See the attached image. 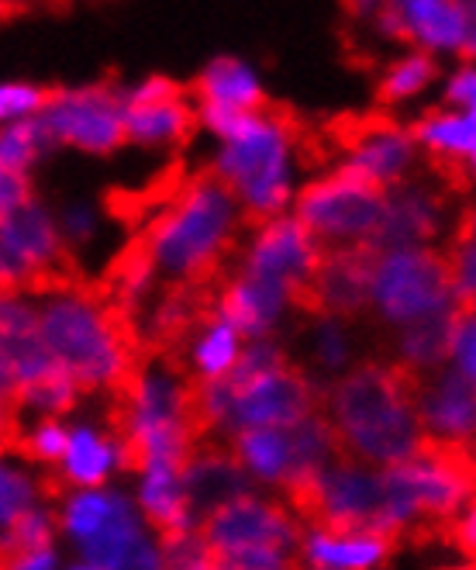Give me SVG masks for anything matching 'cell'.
<instances>
[{"label":"cell","instance_id":"obj_4","mask_svg":"<svg viewBox=\"0 0 476 570\" xmlns=\"http://www.w3.org/2000/svg\"><path fill=\"white\" fill-rule=\"evenodd\" d=\"M287 136L266 118L242 139H228V146L221 149L215 170L228 184V190L242 200V212H238L242 228H262L287 208Z\"/></svg>","mask_w":476,"mask_h":570},{"label":"cell","instance_id":"obj_27","mask_svg":"<svg viewBox=\"0 0 476 570\" xmlns=\"http://www.w3.org/2000/svg\"><path fill=\"white\" fill-rule=\"evenodd\" d=\"M125 509H128V501L118 494H100V491L77 494V498H70V505L62 509L59 525L80 543V540H87V535H93L97 529H105L111 519H118Z\"/></svg>","mask_w":476,"mask_h":570},{"label":"cell","instance_id":"obj_25","mask_svg":"<svg viewBox=\"0 0 476 570\" xmlns=\"http://www.w3.org/2000/svg\"><path fill=\"white\" fill-rule=\"evenodd\" d=\"M190 87V97L197 100H225V105H238V108H249L259 111L266 105V97L256 83V77L246 70L238 59H215L208 70H204Z\"/></svg>","mask_w":476,"mask_h":570},{"label":"cell","instance_id":"obj_2","mask_svg":"<svg viewBox=\"0 0 476 570\" xmlns=\"http://www.w3.org/2000/svg\"><path fill=\"white\" fill-rule=\"evenodd\" d=\"M231 200H238L215 166L190 170L187 187L177 200L156 212L142 232L152 243L159 271L173 281L194 284H228L231 256L238 253V228Z\"/></svg>","mask_w":476,"mask_h":570},{"label":"cell","instance_id":"obj_40","mask_svg":"<svg viewBox=\"0 0 476 570\" xmlns=\"http://www.w3.org/2000/svg\"><path fill=\"white\" fill-rule=\"evenodd\" d=\"M453 239H476V205L463 208L459 225H456V232H453Z\"/></svg>","mask_w":476,"mask_h":570},{"label":"cell","instance_id":"obj_17","mask_svg":"<svg viewBox=\"0 0 476 570\" xmlns=\"http://www.w3.org/2000/svg\"><path fill=\"white\" fill-rule=\"evenodd\" d=\"M80 567H162L159 547L146 540L131 509H125L105 529L80 540Z\"/></svg>","mask_w":476,"mask_h":570},{"label":"cell","instance_id":"obj_13","mask_svg":"<svg viewBox=\"0 0 476 570\" xmlns=\"http://www.w3.org/2000/svg\"><path fill=\"white\" fill-rule=\"evenodd\" d=\"M184 488H187V498H190L197 525H200L218 505H225V501H231L235 494L249 491L246 463L238 460L235 446H225L211 435V440H204V446L197 450V456L184 471Z\"/></svg>","mask_w":476,"mask_h":570},{"label":"cell","instance_id":"obj_12","mask_svg":"<svg viewBox=\"0 0 476 570\" xmlns=\"http://www.w3.org/2000/svg\"><path fill=\"white\" fill-rule=\"evenodd\" d=\"M321 263L315 274L318 315L359 318L373 305V277L384 249L373 239H321Z\"/></svg>","mask_w":476,"mask_h":570},{"label":"cell","instance_id":"obj_28","mask_svg":"<svg viewBox=\"0 0 476 570\" xmlns=\"http://www.w3.org/2000/svg\"><path fill=\"white\" fill-rule=\"evenodd\" d=\"M52 131L46 118H21L4 131V142H0V170H28L31 163L42 156L46 146H52Z\"/></svg>","mask_w":476,"mask_h":570},{"label":"cell","instance_id":"obj_39","mask_svg":"<svg viewBox=\"0 0 476 570\" xmlns=\"http://www.w3.org/2000/svg\"><path fill=\"white\" fill-rule=\"evenodd\" d=\"M384 4H387V0H343V11L349 18H366L373 11H380Z\"/></svg>","mask_w":476,"mask_h":570},{"label":"cell","instance_id":"obj_30","mask_svg":"<svg viewBox=\"0 0 476 570\" xmlns=\"http://www.w3.org/2000/svg\"><path fill=\"white\" fill-rule=\"evenodd\" d=\"M235 335L238 332L228 322H218L200 335L197 346H194V363H197L200 374H225L228 366L238 360Z\"/></svg>","mask_w":476,"mask_h":570},{"label":"cell","instance_id":"obj_23","mask_svg":"<svg viewBox=\"0 0 476 570\" xmlns=\"http://www.w3.org/2000/svg\"><path fill=\"white\" fill-rule=\"evenodd\" d=\"M411 24L415 42L432 49H459L466 36V18L459 0H387Z\"/></svg>","mask_w":476,"mask_h":570},{"label":"cell","instance_id":"obj_24","mask_svg":"<svg viewBox=\"0 0 476 570\" xmlns=\"http://www.w3.org/2000/svg\"><path fill=\"white\" fill-rule=\"evenodd\" d=\"M52 522L56 515L28 509L4 525L0 557L4 567H52Z\"/></svg>","mask_w":476,"mask_h":570},{"label":"cell","instance_id":"obj_6","mask_svg":"<svg viewBox=\"0 0 476 570\" xmlns=\"http://www.w3.org/2000/svg\"><path fill=\"white\" fill-rule=\"evenodd\" d=\"M208 540L211 567H225L242 550H274L284 557H304V529L287 501H262L249 491L235 494L197 525Z\"/></svg>","mask_w":476,"mask_h":570},{"label":"cell","instance_id":"obj_37","mask_svg":"<svg viewBox=\"0 0 476 570\" xmlns=\"http://www.w3.org/2000/svg\"><path fill=\"white\" fill-rule=\"evenodd\" d=\"M459 8H463V18H466V36H463V46H459V59L476 62V0H459Z\"/></svg>","mask_w":476,"mask_h":570},{"label":"cell","instance_id":"obj_41","mask_svg":"<svg viewBox=\"0 0 476 570\" xmlns=\"http://www.w3.org/2000/svg\"><path fill=\"white\" fill-rule=\"evenodd\" d=\"M66 225H70V236H77V239H87V236H90V215H87L83 208L70 212V218H66Z\"/></svg>","mask_w":476,"mask_h":570},{"label":"cell","instance_id":"obj_11","mask_svg":"<svg viewBox=\"0 0 476 570\" xmlns=\"http://www.w3.org/2000/svg\"><path fill=\"white\" fill-rule=\"evenodd\" d=\"M125 90L115 80H100L80 90H62L42 111L52 139L90 153H111L128 139L125 128Z\"/></svg>","mask_w":476,"mask_h":570},{"label":"cell","instance_id":"obj_14","mask_svg":"<svg viewBox=\"0 0 476 570\" xmlns=\"http://www.w3.org/2000/svg\"><path fill=\"white\" fill-rule=\"evenodd\" d=\"M422 422L428 432L453 435V440H476V377L456 363L422 391Z\"/></svg>","mask_w":476,"mask_h":570},{"label":"cell","instance_id":"obj_18","mask_svg":"<svg viewBox=\"0 0 476 570\" xmlns=\"http://www.w3.org/2000/svg\"><path fill=\"white\" fill-rule=\"evenodd\" d=\"M187 97L156 100V105H131V100L125 97V128H128V139L146 142V146L173 142L180 149L187 142H194L197 125L204 118H200V111H194L187 105Z\"/></svg>","mask_w":476,"mask_h":570},{"label":"cell","instance_id":"obj_35","mask_svg":"<svg viewBox=\"0 0 476 570\" xmlns=\"http://www.w3.org/2000/svg\"><path fill=\"white\" fill-rule=\"evenodd\" d=\"M24 200H31V180L24 170H4L0 174V215L21 208Z\"/></svg>","mask_w":476,"mask_h":570},{"label":"cell","instance_id":"obj_20","mask_svg":"<svg viewBox=\"0 0 476 570\" xmlns=\"http://www.w3.org/2000/svg\"><path fill=\"white\" fill-rule=\"evenodd\" d=\"M231 446L238 460L246 463V471L256 474L259 481L280 484L290 471V460H294L290 425H242V429H235Z\"/></svg>","mask_w":476,"mask_h":570},{"label":"cell","instance_id":"obj_38","mask_svg":"<svg viewBox=\"0 0 476 570\" xmlns=\"http://www.w3.org/2000/svg\"><path fill=\"white\" fill-rule=\"evenodd\" d=\"M321 360L331 363V366L346 360V346H343V340H338L335 332H325V335H321Z\"/></svg>","mask_w":476,"mask_h":570},{"label":"cell","instance_id":"obj_10","mask_svg":"<svg viewBox=\"0 0 476 570\" xmlns=\"http://www.w3.org/2000/svg\"><path fill=\"white\" fill-rule=\"evenodd\" d=\"M325 136L335 153L349 156L353 166L380 177L384 184H397L404 166L411 163L415 136L387 111H343L321 121Z\"/></svg>","mask_w":476,"mask_h":570},{"label":"cell","instance_id":"obj_19","mask_svg":"<svg viewBox=\"0 0 476 570\" xmlns=\"http://www.w3.org/2000/svg\"><path fill=\"white\" fill-rule=\"evenodd\" d=\"M187 180H190V170L184 166V159H177V163H169L166 170H159L142 187H135V190L115 187V190H108L105 194V212L115 222H121V225L142 228L156 212H162L169 205V200L180 197V190L187 187Z\"/></svg>","mask_w":476,"mask_h":570},{"label":"cell","instance_id":"obj_36","mask_svg":"<svg viewBox=\"0 0 476 570\" xmlns=\"http://www.w3.org/2000/svg\"><path fill=\"white\" fill-rule=\"evenodd\" d=\"M449 105H459L466 111L476 108V70H463L453 83H449V94H446Z\"/></svg>","mask_w":476,"mask_h":570},{"label":"cell","instance_id":"obj_34","mask_svg":"<svg viewBox=\"0 0 476 570\" xmlns=\"http://www.w3.org/2000/svg\"><path fill=\"white\" fill-rule=\"evenodd\" d=\"M190 94V87H184V83H177V80H166V77H152V80H146V83H139L131 94H128V100L131 105H156V100H173V97H187Z\"/></svg>","mask_w":476,"mask_h":570},{"label":"cell","instance_id":"obj_26","mask_svg":"<svg viewBox=\"0 0 476 570\" xmlns=\"http://www.w3.org/2000/svg\"><path fill=\"white\" fill-rule=\"evenodd\" d=\"M111 463H118L115 440H97L90 429H80V432H73L70 450H66L62 474L80 488H97L111 471Z\"/></svg>","mask_w":476,"mask_h":570},{"label":"cell","instance_id":"obj_21","mask_svg":"<svg viewBox=\"0 0 476 570\" xmlns=\"http://www.w3.org/2000/svg\"><path fill=\"white\" fill-rule=\"evenodd\" d=\"M456 328H459V315L456 305H442L422 318L404 322L400 328V356L407 363L422 366V371H435L442 360H449L456 350Z\"/></svg>","mask_w":476,"mask_h":570},{"label":"cell","instance_id":"obj_16","mask_svg":"<svg viewBox=\"0 0 476 570\" xmlns=\"http://www.w3.org/2000/svg\"><path fill=\"white\" fill-rule=\"evenodd\" d=\"M284 301H287V291L280 284H269V281L242 271L238 277H231L221 291V318L238 335L259 340V335H266L269 325L277 322Z\"/></svg>","mask_w":476,"mask_h":570},{"label":"cell","instance_id":"obj_31","mask_svg":"<svg viewBox=\"0 0 476 570\" xmlns=\"http://www.w3.org/2000/svg\"><path fill=\"white\" fill-rule=\"evenodd\" d=\"M62 94V87H24V83H8L0 90V115L14 118V115H36L46 111L52 100Z\"/></svg>","mask_w":476,"mask_h":570},{"label":"cell","instance_id":"obj_33","mask_svg":"<svg viewBox=\"0 0 476 570\" xmlns=\"http://www.w3.org/2000/svg\"><path fill=\"white\" fill-rule=\"evenodd\" d=\"M36 488L39 484H31L24 474L4 471V478H0V515H4V525L11 519H18L21 512L36 509V505H31V501H36Z\"/></svg>","mask_w":476,"mask_h":570},{"label":"cell","instance_id":"obj_15","mask_svg":"<svg viewBox=\"0 0 476 570\" xmlns=\"http://www.w3.org/2000/svg\"><path fill=\"white\" fill-rule=\"evenodd\" d=\"M442 225V197L422 187H397L390 194V205L384 215V225L373 232V243L384 253L400 246H418L428 243Z\"/></svg>","mask_w":476,"mask_h":570},{"label":"cell","instance_id":"obj_5","mask_svg":"<svg viewBox=\"0 0 476 570\" xmlns=\"http://www.w3.org/2000/svg\"><path fill=\"white\" fill-rule=\"evenodd\" d=\"M390 184L346 163L297 194V218L308 222L321 239H369L384 225Z\"/></svg>","mask_w":476,"mask_h":570},{"label":"cell","instance_id":"obj_3","mask_svg":"<svg viewBox=\"0 0 476 570\" xmlns=\"http://www.w3.org/2000/svg\"><path fill=\"white\" fill-rule=\"evenodd\" d=\"M0 281L4 297L14 294H83L90 277H83L77 256L66 249L46 208L36 197L21 208L0 215Z\"/></svg>","mask_w":476,"mask_h":570},{"label":"cell","instance_id":"obj_22","mask_svg":"<svg viewBox=\"0 0 476 570\" xmlns=\"http://www.w3.org/2000/svg\"><path fill=\"white\" fill-rule=\"evenodd\" d=\"M404 543L397 535H328L311 532L304 540V557L315 567H377L387 563Z\"/></svg>","mask_w":476,"mask_h":570},{"label":"cell","instance_id":"obj_32","mask_svg":"<svg viewBox=\"0 0 476 570\" xmlns=\"http://www.w3.org/2000/svg\"><path fill=\"white\" fill-rule=\"evenodd\" d=\"M442 547L459 553L469 567H476V498L469 501L463 515H453L442 525Z\"/></svg>","mask_w":476,"mask_h":570},{"label":"cell","instance_id":"obj_7","mask_svg":"<svg viewBox=\"0 0 476 570\" xmlns=\"http://www.w3.org/2000/svg\"><path fill=\"white\" fill-rule=\"evenodd\" d=\"M231 384V425H297L328 409V394L287 356L262 371H225Z\"/></svg>","mask_w":476,"mask_h":570},{"label":"cell","instance_id":"obj_29","mask_svg":"<svg viewBox=\"0 0 476 570\" xmlns=\"http://www.w3.org/2000/svg\"><path fill=\"white\" fill-rule=\"evenodd\" d=\"M432 77H435V62L428 56H422V52L407 56L397 66H390L387 77L377 83V100H380V105H394V100L418 94Z\"/></svg>","mask_w":476,"mask_h":570},{"label":"cell","instance_id":"obj_8","mask_svg":"<svg viewBox=\"0 0 476 570\" xmlns=\"http://www.w3.org/2000/svg\"><path fill=\"white\" fill-rule=\"evenodd\" d=\"M456 294V266L449 253L400 246L384 253L377 277H373V305L390 322H411L442 305Z\"/></svg>","mask_w":476,"mask_h":570},{"label":"cell","instance_id":"obj_9","mask_svg":"<svg viewBox=\"0 0 476 570\" xmlns=\"http://www.w3.org/2000/svg\"><path fill=\"white\" fill-rule=\"evenodd\" d=\"M321 236L300 218H274L259 228V236L246 256L242 271L252 277H262L269 284H280L287 291V301L300 312L318 315V294H315V274L321 263Z\"/></svg>","mask_w":476,"mask_h":570},{"label":"cell","instance_id":"obj_1","mask_svg":"<svg viewBox=\"0 0 476 570\" xmlns=\"http://www.w3.org/2000/svg\"><path fill=\"white\" fill-rule=\"evenodd\" d=\"M422 366L390 360H366L328 394V415L346 450L373 466L407 460L425 435L422 422Z\"/></svg>","mask_w":476,"mask_h":570}]
</instances>
